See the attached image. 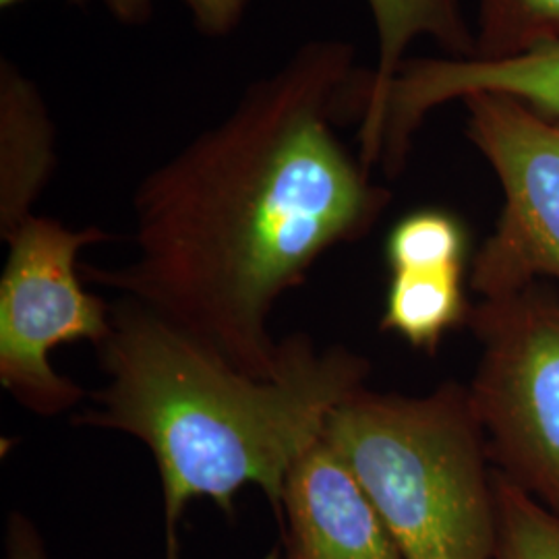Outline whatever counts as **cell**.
<instances>
[{"mask_svg": "<svg viewBox=\"0 0 559 559\" xmlns=\"http://www.w3.org/2000/svg\"><path fill=\"white\" fill-rule=\"evenodd\" d=\"M371 71L350 41H305L133 193L135 258L83 267L240 371L267 378V321L340 245L365 237L392 193L338 129L362 119Z\"/></svg>", "mask_w": 559, "mask_h": 559, "instance_id": "cell-1", "label": "cell"}, {"mask_svg": "<svg viewBox=\"0 0 559 559\" xmlns=\"http://www.w3.org/2000/svg\"><path fill=\"white\" fill-rule=\"evenodd\" d=\"M98 357L104 385L75 423L131 436L154 456L164 559H179V522L191 501L230 512L240 489L258 487L278 520L290 468L371 373L346 346L290 334L278 342L272 376L255 378L127 297L112 302Z\"/></svg>", "mask_w": 559, "mask_h": 559, "instance_id": "cell-2", "label": "cell"}, {"mask_svg": "<svg viewBox=\"0 0 559 559\" xmlns=\"http://www.w3.org/2000/svg\"><path fill=\"white\" fill-rule=\"evenodd\" d=\"M323 441L373 501L402 559H493L496 466L468 385L425 396L360 388L330 415Z\"/></svg>", "mask_w": 559, "mask_h": 559, "instance_id": "cell-3", "label": "cell"}, {"mask_svg": "<svg viewBox=\"0 0 559 559\" xmlns=\"http://www.w3.org/2000/svg\"><path fill=\"white\" fill-rule=\"evenodd\" d=\"M468 385L493 466L559 514V299L543 284L479 300Z\"/></svg>", "mask_w": 559, "mask_h": 559, "instance_id": "cell-4", "label": "cell"}, {"mask_svg": "<svg viewBox=\"0 0 559 559\" xmlns=\"http://www.w3.org/2000/svg\"><path fill=\"white\" fill-rule=\"evenodd\" d=\"M110 240L98 226L69 228L34 214L7 240L0 276V383L23 408L59 417L78 406L85 390L60 376L50 353L62 344L92 342L110 334L112 302L85 290L80 255L85 247Z\"/></svg>", "mask_w": 559, "mask_h": 559, "instance_id": "cell-5", "label": "cell"}, {"mask_svg": "<svg viewBox=\"0 0 559 559\" xmlns=\"http://www.w3.org/2000/svg\"><path fill=\"white\" fill-rule=\"evenodd\" d=\"M462 104L466 135L503 193L498 224L473 260L471 288L491 300L543 280L559 284V117L489 92Z\"/></svg>", "mask_w": 559, "mask_h": 559, "instance_id": "cell-6", "label": "cell"}, {"mask_svg": "<svg viewBox=\"0 0 559 559\" xmlns=\"http://www.w3.org/2000/svg\"><path fill=\"white\" fill-rule=\"evenodd\" d=\"M479 92L512 96L559 117V46L508 60L406 59L380 117L357 135L360 162L369 170L381 166L388 177H396L425 119L436 108Z\"/></svg>", "mask_w": 559, "mask_h": 559, "instance_id": "cell-7", "label": "cell"}, {"mask_svg": "<svg viewBox=\"0 0 559 559\" xmlns=\"http://www.w3.org/2000/svg\"><path fill=\"white\" fill-rule=\"evenodd\" d=\"M278 524L280 559H402L373 501L323 440L290 468Z\"/></svg>", "mask_w": 559, "mask_h": 559, "instance_id": "cell-8", "label": "cell"}, {"mask_svg": "<svg viewBox=\"0 0 559 559\" xmlns=\"http://www.w3.org/2000/svg\"><path fill=\"white\" fill-rule=\"evenodd\" d=\"M59 166L57 124L36 81L0 59V239L34 216Z\"/></svg>", "mask_w": 559, "mask_h": 559, "instance_id": "cell-9", "label": "cell"}, {"mask_svg": "<svg viewBox=\"0 0 559 559\" xmlns=\"http://www.w3.org/2000/svg\"><path fill=\"white\" fill-rule=\"evenodd\" d=\"M378 34V60L371 69L367 108L359 133L373 127L408 48L420 40L438 44L450 59H473L475 27L464 0H365Z\"/></svg>", "mask_w": 559, "mask_h": 559, "instance_id": "cell-10", "label": "cell"}, {"mask_svg": "<svg viewBox=\"0 0 559 559\" xmlns=\"http://www.w3.org/2000/svg\"><path fill=\"white\" fill-rule=\"evenodd\" d=\"M471 309L464 267L390 270L381 330L433 355L450 330L468 321Z\"/></svg>", "mask_w": 559, "mask_h": 559, "instance_id": "cell-11", "label": "cell"}, {"mask_svg": "<svg viewBox=\"0 0 559 559\" xmlns=\"http://www.w3.org/2000/svg\"><path fill=\"white\" fill-rule=\"evenodd\" d=\"M559 46V0H479L475 60H508Z\"/></svg>", "mask_w": 559, "mask_h": 559, "instance_id": "cell-12", "label": "cell"}, {"mask_svg": "<svg viewBox=\"0 0 559 559\" xmlns=\"http://www.w3.org/2000/svg\"><path fill=\"white\" fill-rule=\"evenodd\" d=\"M468 233L452 212L425 207L400 218L385 239L390 270L402 267H464Z\"/></svg>", "mask_w": 559, "mask_h": 559, "instance_id": "cell-13", "label": "cell"}, {"mask_svg": "<svg viewBox=\"0 0 559 559\" xmlns=\"http://www.w3.org/2000/svg\"><path fill=\"white\" fill-rule=\"evenodd\" d=\"M498 540L493 559H559V514L496 468Z\"/></svg>", "mask_w": 559, "mask_h": 559, "instance_id": "cell-14", "label": "cell"}, {"mask_svg": "<svg viewBox=\"0 0 559 559\" xmlns=\"http://www.w3.org/2000/svg\"><path fill=\"white\" fill-rule=\"evenodd\" d=\"M195 29L205 38H226L239 29L251 0H180ZM104 11L120 25L140 27L152 20L156 0H100Z\"/></svg>", "mask_w": 559, "mask_h": 559, "instance_id": "cell-15", "label": "cell"}, {"mask_svg": "<svg viewBox=\"0 0 559 559\" xmlns=\"http://www.w3.org/2000/svg\"><path fill=\"white\" fill-rule=\"evenodd\" d=\"M4 559H52L40 528L20 510L11 512L7 519Z\"/></svg>", "mask_w": 559, "mask_h": 559, "instance_id": "cell-16", "label": "cell"}, {"mask_svg": "<svg viewBox=\"0 0 559 559\" xmlns=\"http://www.w3.org/2000/svg\"><path fill=\"white\" fill-rule=\"evenodd\" d=\"M23 2H29V0H0V9H2V11H11V9L20 7ZM62 2L73 4V7H85L90 0H62Z\"/></svg>", "mask_w": 559, "mask_h": 559, "instance_id": "cell-17", "label": "cell"}]
</instances>
